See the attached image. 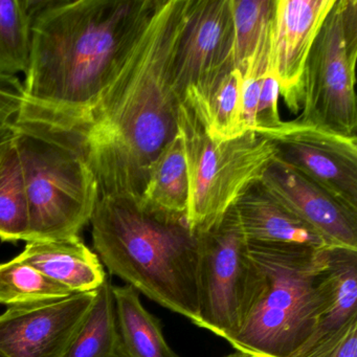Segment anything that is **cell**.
<instances>
[{
  "label": "cell",
  "mask_w": 357,
  "mask_h": 357,
  "mask_svg": "<svg viewBox=\"0 0 357 357\" xmlns=\"http://www.w3.org/2000/svg\"><path fill=\"white\" fill-rule=\"evenodd\" d=\"M24 86L17 77L0 75V128L15 124L22 110Z\"/></svg>",
  "instance_id": "83f0119b"
},
{
  "label": "cell",
  "mask_w": 357,
  "mask_h": 357,
  "mask_svg": "<svg viewBox=\"0 0 357 357\" xmlns=\"http://www.w3.org/2000/svg\"><path fill=\"white\" fill-rule=\"evenodd\" d=\"M294 357H357V317Z\"/></svg>",
  "instance_id": "484cf974"
},
{
  "label": "cell",
  "mask_w": 357,
  "mask_h": 357,
  "mask_svg": "<svg viewBox=\"0 0 357 357\" xmlns=\"http://www.w3.org/2000/svg\"><path fill=\"white\" fill-rule=\"evenodd\" d=\"M223 357H248V356H246V355L242 354V353L237 352V351H236L235 353H231V354H229V355H227V356H223Z\"/></svg>",
  "instance_id": "f546056e"
},
{
  "label": "cell",
  "mask_w": 357,
  "mask_h": 357,
  "mask_svg": "<svg viewBox=\"0 0 357 357\" xmlns=\"http://www.w3.org/2000/svg\"><path fill=\"white\" fill-rule=\"evenodd\" d=\"M68 288L14 258L0 263V304H29L70 296Z\"/></svg>",
  "instance_id": "603a6c76"
},
{
  "label": "cell",
  "mask_w": 357,
  "mask_h": 357,
  "mask_svg": "<svg viewBox=\"0 0 357 357\" xmlns=\"http://www.w3.org/2000/svg\"><path fill=\"white\" fill-rule=\"evenodd\" d=\"M16 125L14 146L30 210L26 242L78 237L100 198L97 178L82 150L64 133Z\"/></svg>",
  "instance_id": "5b68a950"
},
{
  "label": "cell",
  "mask_w": 357,
  "mask_h": 357,
  "mask_svg": "<svg viewBox=\"0 0 357 357\" xmlns=\"http://www.w3.org/2000/svg\"><path fill=\"white\" fill-rule=\"evenodd\" d=\"M335 0H275L268 70L291 112L301 107L307 58Z\"/></svg>",
  "instance_id": "7c38bea8"
},
{
  "label": "cell",
  "mask_w": 357,
  "mask_h": 357,
  "mask_svg": "<svg viewBox=\"0 0 357 357\" xmlns=\"http://www.w3.org/2000/svg\"><path fill=\"white\" fill-rule=\"evenodd\" d=\"M234 208L248 242L328 248L317 231L271 197L259 181L242 193Z\"/></svg>",
  "instance_id": "2e32d148"
},
{
  "label": "cell",
  "mask_w": 357,
  "mask_h": 357,
  "mask_svg": "<svg viewBox=\"0 0 357 357\" xmlns=\"http://www.w3.org/2000/svg\"><path fill=\"white\" fill-rule=\"evenodd\" d=\"M198 245L197 327L229 342L239 327L250 275L248 242L234 206L198 234Z\"/></svg>",
  "instance_id": "ba28073f"
},
{
  "label": "cell",
  "mask_w": 357,
  "mask_h": 357,
  "mask_svg": "<svg viewBox=\"0 0 357 357\" xmlns=\"http://www.w3.org/2000/svg\"><path fill=\"white\" fill-rule=\"evenodd\" d=\"M177 131L187 167L188 225L194 234L212 227L244 191L260 181L277 158L275 146L255 131L221 139L187 102L179 105Z\"/></svg>",
  "instance_id": "8992f818"
},
{
  "label": "cell",
  "mask_w": 357,
  "mask_h": 357,
  "mask_svg": "<svg viewBox=\"0 0 357 357\" xmlns=\"http://www.w3.org/2000/svg\"><path fill=\"white\" fill-rule=\"evenodd\" d=\"M0 357H10V356H8V355L6 354V353H3V351L0 350Z\"/></svg>",
  "instance_id": "4dcf8cb0"
},
{
  "label": "cell",
  "mask_w": 357,
  "mask_h": 357,
  "mask_svg": "<svg viewBox=\"0 0 357 357\" xmlns=\"http://www.w3.org/2000/svg\"><path fill=\"white\" fill-rule=\"evenodd\" d=\"M112 282L106 279L66 357H120Z\"/></svg>",
  "instance_id": "44dd1931"
},
{
  "label": "cell",
  "mask_w": 357,
  "mask_h": 357,
  "mask_svg": "<svg viewBox=\"0 0 357 357\" xmlns=\"http://www.w3.org/2000/svg\"><path fill=\"white\" fill-rule=\"evenodd\" d=\"M73 294L97 291L107 279L98 255L78 237L26 242L15 257Z\"/></svg>",
  "instance_id": "5bb4252c"
},
{
  "label": "cell",
  "mask_w": 357,
  "mask_h": 357,
  "mask_svg": "<svg viewBox=\"0 0 357 357\" xmlns=\"http://www.w3.org/2000/svg\"><path fill=\"white\" fill-rule=\"evenodd\" d=\"M356 59L357 1L335 0L307 58L300 120L356 135Z\"/></svg>",
  "instance_id": "52a82bcc"
},
{
  "label": "cell",
  "mask_w": 357,
  "mask_h": 357,
  "mask_svg": "<svg viewBox=\"0 0 357 357\" xmlns=\"http://www.w3.org/2000/svg\"><path fill=\"white\" fill-rule=\"evenodd\" d=\"M29 231L28 195L22 165L13 143L0 165V240L26 241Z\"/></svg>",
  "instance_id": "7402d4cb"
},
{
  "label": "cell",
  "mask_w": 357,
  "mask_h": 357,
  "mask_svg": "<svg viewBox=\"0 0 357 357\" xmlns=\"http://www.w3.org/2000/svg\"><path fill=\"white\" fill-rule=\"evenodd\" d=\"M183 101L197 112L218 139H236L248 132L242 121V73L237 68H227L208 82L190 87Z\"/></svg>",
  "instance_id": "e0dca14e"
},
{
  "label": "cell",
  "mask_w": 357,
  "mask_h": 357,
  "mask_svg": "<svg viewBox=\"0 0 357 357\" xmlns=\"http://www.w3.org/2000/svg\"><path fill=\"white\" fill-rule=\"evenodd\" d=\"M233 66L243 74L273 20L275 0H231Z\"/></svg>",
  "instance_id": "cb8c5ba5"
},
{
  "label": "cell",
  "mask_w": 357,
  "mask_h": 357,
  "mask_svg": "<svg viewBox=\"0 0 357 357\" xmlns=\"http://www.w3.org/2000/svg\"><path fill=\"white\" fill-rule=\"evenodd\" d=\"M189 0H149L132 47L89 123L73 141L100 196L141 200L154 160L177 133L175 58Z\"/></svg>",
  "instance_id": "6da1fadb"
},
{
  "label": "cell",
  "mask_w": 357,
  "mask_h": 357,
  "mask_svg": "<svg viewBox=\"0 0 357 357\" xmlns=\"http://www.w3.org/2000/svg\"><path fill=\"white\" fill-rule=\"evenodd\" d=\"M248 257L239 327L229 344L248 357H294L317 326L315 281L326 248L248 242Z\"/></svg>",
  "instance_id": "277c9868"
},
{
  "label": "cell",
  "mask_w": 357,
  "mask_h": 357,
  "mask_svg": "<svg viewBox=\"0 0 357 357\" xmlns=\"http://www.w3.org/2000/svg\"><path fill=\"white\" fill-rule=\"evenodd\" d=\"M120 357H181L162 333V324L142 304L131 286H114Z\"/></svg>",
  "instance_id": "ac0fdd59"
},
{
  "label": "cell",
  "mask_w": 357,
  "mask_h": 357,
  "mask_svg": "<svg viewBox=\"0 0 357 357\" xmlns=\"http://www.w3.org/2000/svg\"><path fill=\"white\" fill-rule=\"evenodd\" d=\"M96 294L10 306L0 314V350L10 357H66Z\"/></svg>",
  "instance_id": "30bf717a"
},
{
  "label": "cell",
  "mask_w": 357,
  "mask_h": 357,
  "mask_svg": "<svg viewBox=\"0 0 357 357\" xmlns=\"http://www.w3.org/2000/svg\"><path fill=\"white\" fill-rule=\"evenodd\" d=\"M271 32V22L242 74V121L245 131H254L256 125L259 95L269 66Z\"/></svg>",
  "instance_id": "d4e9b609"
},
{
  "label": "cell",
  "mask_w": 357,
  "mask_h": 357,
  "mask_svg": "<svg viewBox=\"0 0 357 357\" xmlns=\"http://www.w3.org/2000/svg\"><path fill=\"white\" fill-rule=\"evenodd\" d=\"M233 47L231 0H189L175 58V86L181 100L190 87L234 68Z\"/></svg>",
  "instance_id": "8fae6325"
},
{
  "label": "cell",
  "mask_w": 357,
  "mask_h": 357,
  "mask_svg": "<svg viewBox=\"0 0 357 357\" xmlns=\"http://www.w3.org/2000/svg\"><path fill=\"white\" fill-rule=\"evenodd\" d=\"M95 252L112 275L198 326V235L185 219L139 200L100 196L91 220Z\"/></svg>",
  "instance_id": "3957f363"
},
{
  "label": "cell",
  "mask_w": 357,
  "mask_h": 357,
  "mask_svg": "<svg viewBox=\"0 0 357 357\" xmlns=\"http://www.w3.org/2000/svg\"><path fill=\"white\" fill-rule=\"evenodd\" d=\"M188 193L189 185L185 154L181 135L177 131L174 139L152 164L139 202L146 210L155 214L185 219Z\"/></svg>",
  "instance_id": "d6986e66"
},
{
  "label": "cell",
  "mask_w": 357,
  "mask_h": 357,
  "mask_svg": "<svg viewBox=\"0 0 357 357\" xmlns=\"http://www.w3.org/2000/svg\"><path fill=\"white\" fill-rule=\"evenodd\" d=\"M279 96V83L275 75L267 70L261 86L260 95H259L254 131L258 129L269 128L281 122L279 108H278Z\"/></svg>",
  "instance_id": "4316f807"
},
{
  "label": "cell",
  "mask_w": 357,
  "mask_h": 357,
  "mask_svg": "<svg viewBox=\"0 0 357 357\" xmlns=\"http://www.w3.org/2000/svg\"><path fill=\"white\" fill-rule=\"evenodd\" d=\"M319 317L300 352L335 333L357 317V250L326 248V260L315 281ZM296 354V355H298Z\"/></svg>",
  "instance_id": "9a60e30c"
},
{
  "label": "cell",
  "mask_w": 357,
  "mask_h": 357,
  "mask_svg": "<svg viewBox=\"0 0 357 357\" xmlns=\"http://www.w3.org/2000/svg\"><path fill=\"white\" fill-rule=\"evenodd\" d=\"M149 0H47L33 26L16 123L75 137L114 82Z\"/></svg>",
  "instance_id": "7a4b0ae2"
},
{
  "label": "cell",
  "mask_w": 357,
  "mask_h": 357,
  "mask_svg": "<svg viewBox=\"0 0 357 357\" xmlns=\"http://www.w3.org/2000/svg\"><path fill=\"white\" fill-rule=\"evenodd\" d=\"M259 183L286 210L317 231L328 248L357 250V212L275 158Z\"/></svg>",
  "instance_id": "4fadbf2b"
},
{
  "label": "cell",
  "mask_w": 357,
  "mask_h": 357,
  "mask_svg": "<svg viewBox=\"0 0 357 357\" xmlns=\"http://www.w3.org/2000/svg\"><path fill=\"white\" fill-rule=\"evenodd\" d=\"M47 0H0V75L24 73L30 63L33 26Z\"/></svg>",
  "instance_id": "ffe728a7"
},
{
  "label": "cell",
  "mask_w": 357,
  "mask_h": 357,
  "mask_svg": "<svg viewBox=\"0 0 357 357\" xmlns=\"http://www.w3.org/2000/svg\"><path fill=\"white\" fill-rule=\"evenodd\" d=\"M16 137V125H8L0 128V165L13 145Z\"/></svg>",
  "instance_id": "f1b7e54d"
},
{
  "label": "cell",
  "mask_w": 357,
  "mask_h": 357,
  "mask_svg": "<svg viewBox=\"0 0 357 357\" xmlns=\"http://www.w3.org/2000/svg\"><path fill=\"white\" fill-rule=\"evenodd\" d=\"M277 158L357 212V137L296 119L255 131Z\"/></svg>",
  "instance_id": "9c48e42d"
}]
</instances>
